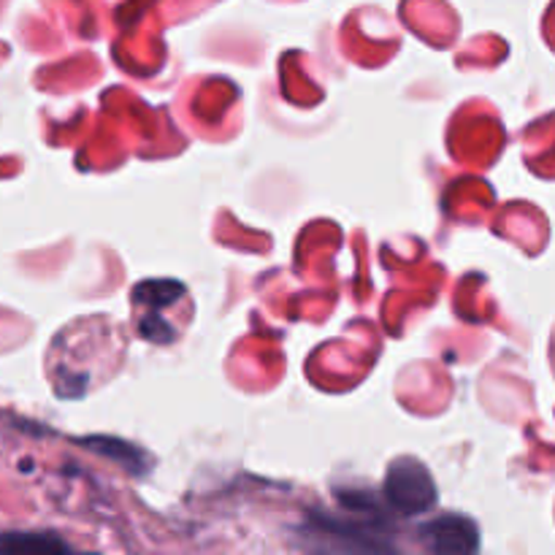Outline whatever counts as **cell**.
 Wrapping results in <instances>:
<instances>
[{
  "mask_svg": "<svg viewBox=\"0 0 555 555\" xmlns=\"http://www.w3.org/2000/svg\"><path fill=\"white\" fill-rule=\"evenodd\" d=\"M304 542L309 555H399L377 529L363 524H336L328 518L309 520Z\"/></svg>",
  "mask_w": 555,
  "mask_h": 555,
  "instance_id": "6da1fadb",
  "label": "cell"
},
{
  "mask_svg": "<svg viewBox=\"0 0 555 555\" xmlns=\"http://www.w3.org/2000/svg\"><path fill=\"white\" fill-rule=\"evenodd\" d=\"M383 499L399 515L415 518L437 504V488L426 466L417 464L415 459H399L385 477Z\"/></svg>",
  "mask_w": 555,
  "mask_h": 555,
  "instance_id": "7a4b0ae2",
  "label": "cell"
},
{
  "mask_svg": "<svg viewBox=\"0 0 555 555\" xmlns=\"http://www.w3.org/2000/svg\"><path fill=\"white\" fill-rule=\"evenodd\" d=\"M423 540L434 555H477L480 551L477 526L461 515H444L426 524Z\"/></svg>",
  "mask_w": 555,
  "mask_h": 555,
  "instance_id": "3957f363",
  "label": "cell"
},
{
  "mask_svg": "<svg viewBox=\"0 0 555 555\" xmlns=\"http://www.w3.org/2000/svg\"><path fill=\"white\" fill-rule=\"evenodd\" d=\"M0 555H92L76 551L54 531H3Z\"/></svg>",
  "mask_w": 555,
  "mask_h": 555,
  "instance_id": "277c9868",
  "label": "cell"
}]
</instances>
